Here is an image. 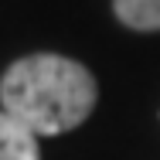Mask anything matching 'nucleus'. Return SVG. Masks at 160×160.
I'll return each instance as SVG.
<instances>
[{
    "mask_svg": "<svg viewBox=\"0 0 160 160\" xmlns=\"http://www.w3.org/2000/svg\"><path fill=\"white\" fill-rule=\"evenodd\" d=\"M96 78L85 65L65 55H28L0 78L3 112L34 136H58L82 126L96 109Z\"/></svg>",
    "mask_w": 160,
    "mask_h": 160,
    "instance_id": "obj_1",
    "label": "nucleus"
},
{
    "mask_svg": "<svg viewBox=\"0 0 160 160\" xmlns=\"http://www.w3.org/2000/svg\"><path fill=\"white\" fill-rule=\"evenodd\" d=\"M0 160H41L38 136L0 109Z\"/></svg>",
    "mask_w": 160,
    "mask_h": 160,
    "instance_id": "obj_2",
    "label": "nucleus"
},
{
    "mask_svg": "<svg viewBox=\"0 0 160 160\" xmlns=\"http://www.w3.org/2000/svg\"><path fill=\"white\" fill-rule=\"evenodd\" d=\"M112 10L133 31H160V0H112Z\"/></svg>",
    "mask_w": 160,
    "mask_h": 160,
    "instance_id": "obj_3",
    "label": "nucleus"
}]
</instances>
